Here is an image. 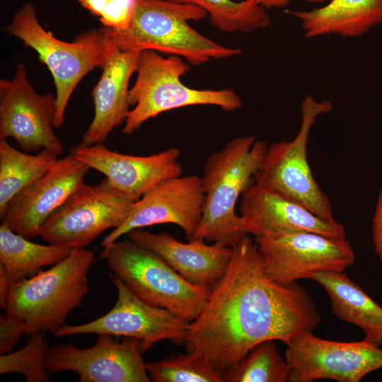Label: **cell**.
Instances as JSON below:
<instances>
[{"mask_svg":"<svg viewBox=\"0 0 382 382\" xmlns=\"http://www.w3.org/2000/svg\"><path fill=\"white\" fill-rule=\"evenodd\" d=\"M232 249L226 273L190 323L185 342L187 352L203 358L222 380L255 345L267 340L286 344L299 333L313 332L321 321L306 289L268 276L250 234Z\"/></svg>","mask_w":382,"mask_h":382,"instance_id":"obj_1","label":"cell"},{"mask_svg":"<svg viewBox=\"0 0 382 382\" xmlns=\"http://www.w3.org/2000/svg\"><path fill=\"white\" fill-rule=\"evenodd\" d=\"M267 149L264 141H255L253 136L237 137L207 158L202 178V216L192 240L233 248L248 234L242 217L236 213V204L254 183Z\"/></svg>","mask_w":382,"mask_h":382,"instance_id":"obj_2","label":"cell"},{"mask_svg":"<svg viewBox=\"0 0 382 382\" xmlns=\"http://www.w3.org/2000/svg\"><path fill=\"white\" fill-rule=\"evenodd\" d=\"M207 12L199 6L169 0H135L128 28H105L121 50H154L176 55L199 65L241 54L239 48L224 46L202 35L190 21L204 19Z\"/></svg>","mask_w":382,"mask_h":382,"instance_id":"obj_3","label":"cell"},{"mask_svg":"<svg viewBox=\"0 0 382 382\" xmlns=\"http://www.w3.org/2000/svg\"><path fill=\"white\" fill-rule=\"evenodd\" d=\"M93 253L74 248L62 261L18 282H11L3 309L29 335L54 332L82 303L89 290Z\"/></svg>","mask_w":382,"mask_h":382,"instance_id":"obj_4","label":"cell"},{"mask_svg":"<svg viewBox=\"0 0 382 382\" xmlns=\"http://www.w3.org/2000/svg\"><path fill=\"white\" fill-rule=\"evenodd\" d=\"M4 31L34 50L50 71L56 88L54 128L64 123L66 106L79 82L93 69H102L115 46L105 27L86 31L71 42L57 38L40 23L30 2L14 13Z\"/></svg>","mask_w":382,"mask_h":382,"instance_id":"obj_5","label":"cell"},{"mask_svg":"<svg viewBox=\"0 0 382 382\" xmlns=\"http://www.w3.org/2000/svg\"><path fill=\"white\" fill-rule=\"evenodd\" d=\"M182 57H163L154 50L140 52L135 82L129 91L130 109L122 129L130 134L149 119L176 108L200 105L233 112L242 106L241 99L231 88L196 89L185 85L181 77L190 69Z\"/></svg>","mask_w":382,"mask_h":382,"instance_id":"obj_6","label":"cell"},{"mask_svg":"<svg viewBox=\"0 0 382 382\" xmlns=\"http://www.w3.org/2000/svg\"><path fill=\"white\" fill-rule=\"evenodd\" d=\"M100 259L137 297L192 322L204 307L209 286L191 284L161 256L128 237L103 248Z\"/></svg>","mask_w":382,"mask_h":382,"instance_id":"obj_7","label":"cell"},{"mask_svg":"<svg viewBox=\"0 0 382 382\" xmlns=\"http://www.w3.org/2000/svg\"><path fill=\"white\" fill-rule=\"evenodd\" d=\"M330 100L318 101L307 96L301 105V125L291 141L267 146L254 182L300 204L319 218L335 223L330 200L316 183L307 159V144L318 117L330 112Z\"/></svg>","mask_w":382,"mask_h":382,"instance_id":"obj_8","label":"cell"},{"mask_svg":"<svg viewBox=\"0 0 382 382\" xmlns=\"http://www.w3.org/2000/svg\"><path fill=\"white\" fill-rule=\"evenodd\" d=\"M136 202L107 178L95 185L84 184L47 219L39 236L53 245L86 247L121 225Z\"/></svg>","mask_w":382,"mask_h":382,"instance_id":"obj_9","label":"cell"},{"mask_svg":"<svg viewBox=\"0 0 382 382\" xmlns=\"http://www.w3.org/2000/svg\"><path fill=\"white\" fill-rule=\"evenodd\" d=\"M117 291L114 306L101 317L83 324L66 325L57 328L54 337L81 334H108L137 339L142 353L156 343L170 340L185 343L190 322L169 311L150 305L134 295L113 273L108 272Z\"/></svg>","mask_w":382,"mask_h":382,"instance_id":"obj_10","label":"cell"},{"mask_svg":"<svg viewBox=\"0 0 382 382\" xmlns=\"http://www.w3.org/2000/svg\"><path fill=\"white\" fill-rule=\"evenodd\" d=\"M289 382L331 379L359 382L382 368V350L365 340L343 342L324 340L311 331L299 333L286 343Z\"/></svg>","mask_w":382,"mask_h":382,"instance_id":"obj_11","label":"cell"},{"mask_svg":"<svg viewBox=\"0 0 382 382\" xmlns=\"http://www.w3.org/2000/svg\"><path fill=\"white\" fill-rule=\"evenodd\" d=\"M56 106V95L36 92L19 63L13 79L0 81V138H13L27 153L45 149L61 156L63 145L53 131Z\"/></svg>","mask_w":382,"mask_h":382,"instance_id":"obj_12","label":"cell"},{"mask_svg":"<svg viewBox=\"0 0 382 382\" xmlns=\"http://www.w3.org/2000/svg\"><path fill=\"white\" fill-rule=\"evenodd\" d=\"M98 334L95 344L79 348L74 344L50 346L45 364L50 374L71 371L79 382H150L141 354V342L125 337Z\"/></svg>","mask_w":382,"mask_h":382,"instance_id":"obj_13","label":"cell"},{"mask_svg":"<svg viewBox=\"0 0 382 382\" xmlns=\"http://www.w3.org/2000/svg\"><path fill=\"white\" fill-rule=\"evenodd\" d=\"M268 276L284 284L322 271H344L355 261L346 238L301 232L276 239H256Z\"/></svg>","mask_w":382,"mask_h":382,"instance_id":"obj_14","label":"cell"},{"mask_svg":"<svg viewBox=\"0 0 382 382\" xmlns=\"http://www.w3.org/2000/svg\"><path fill=\"white\" fill-rule=\"evenodd\" d=\"M203 204L202 178L198 175L164 179L134 203L128 217L105 236L100 246L110 245L134 229L167 223L180 226L190 241L201 221Z\"/></svg>","mask_w":382,"mask_h":382,"instance_id":"obj_15","label":"cell"},{"mask_svg":"<svg viewBox=\"0 0 382 382\" xmlns=\"http://www.w3.org/2000/svg\"><path fill=\"white\" fill-rule=\"evenodd\" d=\"M90 169L71 154L58 158L44 175L0 211L1 224L27 238L39 236L47 219L85 184Z\"/></svg>","mask_w":382,"mask_h":382,"instance_id":"obj_16","label":"cell"},{"mask_svg":"<svg viewBox=\"0 0 382 382\" xmlns=\"http://www.w3.org/2000/svg\"><path fill=\"white\" fill-rule=\"evenodd\" d=\"M239 211L248 234L256 239H276L301 232L346 238L343 224L326 221L300 204L255 182L243 192Z\"/></svg>","mask_w":382,"mask_h":382,"instance_id":"obj_17","label":"cell"},{"mask_svg":"<svg viewBox=\"0 0 382 382\" xmlns=\"http://www.w3.org/2000/svg\"><path fill=\"white\" fill-rule=\"evenodd\" d=\"M70 154L103 173L113 187L134 201L163 180L181 175L183 172L180 150L177 147L140 156L111 151L103 144L81 143Z\"/></svg>","mask_w":382,"mask_h":382,"instance_id":"obj_18","label":"cell"},{"mask_svg":"<svg viewBox=\"0 0 382 382\" xmlns=\"http://www.w3.org/2000/svg\"><path fill=\"white\" fill-rule=\"evenodd\" d=\"M136 243L161 256L175 271L191 284L212 286L226 273L232 256V248L193 239L177 241L168 233H155L136 228L127 234Z\"/></svg>","mask_w":382,"mask_h":382,"instance_id":"obj_19","label":"cell"},{"mask_svg":"<svg viewBox=\"0 0 382 382\" xmlns=\"http://www.w3.org/2000/svg\"><path fill=\"white\" fill-rule=\"evenodd\" d=\"M140 51L121 50L116 45L103 65L91 95L94 116L81 144H103L114 128L125 123L130 110L129 83L136 72Z\"/></svg>","mask_w":382,"mask_h":382,"instance_id":"obj_20","label":"cell"},{"mask_svg":"<svg viewBox=\"0 0 382 382\" xmlns=\"http://www.w3.org/2000/svg\"><path fill=\"white\" fill-rule=\"evenodd\" d=\"M289 13L300 21L306 37H357L382 23V0H330L320 8Z\"/></svg>","mask_w":382,"mask_h":382,"instance_id":"obj_21","label":"cell"},{"mask_svg":"<svg viewBox=\"0 0 382 382\" xmlns=\"http://www.w3.org/2000/svg\"><path fill=\"white\" fill-rule=\"evenodd\" d=\"M310 279L325 289L337 318L361 328L368 342L382 345V307L358 284L339 270L315 272Z\"/></svg>","mask_w":382,"mask_h":382,"instance_id":"obj_22","label":"cell"},{"mask_svg":"<svg viewBox=\"0 0 382 382\" xmlns=\"http://www.w3.org/2000/svg\"><path fill=\"white\" fill-rule=\"evenodd\" d=\"M72 248L42 245L12 231L4 224L0 226V267L13 282L36 274L42 267L54 265L64 260Z\"/></svg>","mask_w":382,"mask_h":382,"instance_id":"obj_23","label":"cell"},{"mask_svg":"<svg viewBox=\"0 0 382 382\" xmlns=\"http://www.w3.org/2000/svg\"><path fill=\"white\" fill-rule=\"evenodd\" d=\"M58 156L48 150L32 155L0 138V211L18 192L44 175Z\"/></svg>","mask_w":382,"mask_h":382,"instance_id":"obj_24","label":"cell"},{"mask_svg":"<svg viewBox=\"0 0 382 382\" xmlns=\"http://www.w3.org/2000/svg\"><path fill=\"white\" fill-rule=\"evenodd\" d=\"M204 9L212 26L228 33H249L265 28L270 18L266 8L253 0H169Z\"/></svg>","mask_w":382,"mask_h":382,"instance_id":"obj_25","label":"cell"},{"mask_svg":"<svg viewBox=\"0 0 382 382\" xmlns=\"http://www.w3.org/2000/svg\"><path fill=\"white\" fill-rule=\"evenodd\" d=\"M289 366L281 356L274 340L254 347L223 376V382H285Z\"/></svg>","mask_w":382,"mask_h":382,"instance_id":"obj_26","label":"cell"},{"mask_svg":"<svg viewBox=\"0 0 382 382\" xmlns=\"http://www.w3.org/2000/svg\"><path fill=\"white\" fill-rule=\"evenodd\" d=\"M146 369L154 382H223L210 365L195 352L147 361Z\"/></svg>","mask_w":382,"mask_h":382,"instance_id":"obj_27","label":"cell"},{"mask_svg":"<svg viewBox=\"0 0 382 382\" xmlns=\"http://www.w3.org/2000/svg\"><path fill=\"white\" fill-rule=\"evenodd\" d=\"M25 346L0 356V374L18 373L25 376L27 382H46L50 374L45 360L50 347L45 333L30 335Z\"/></svg>","mask_w":382,"mask_h":382,"instance_id":"obj_28","label":"cell"},{"mask_svg":"<svg viewBox=\"0 0 382 382\" xmlns=\"http://www.w3.org/2000/svg\"><path fill=\"white\" fill-rule=\"evenodd\" d=\"M82 7L99 17L103 27L116 30L128 28L135 0H78Z\"/></svg>","mask_w":382,"mask_h":382,"instance_id":"obj_29","label":"cell"},{"mask_svg":"<svg viewBox=\"0 0 382 382\" xmlns=\"http://www.w3.org/2000/svg\"><path fill=\"white\" fill-rule=\"evenodd\" d=\"M25 333L22 323L6 312L0 316V353L13 351L14 345Z\"/></svg>","mask_w":382,"mask_h":382,"instance_id":"obj_30","label":"cell"},{"mask_svg":"<svg viewBox=\"0 0 382 382\" xmlns=\"http://www.w3.org/2000/svg\"><path fill=\"white\" fill-rule=\"evenodd\" d=\"M372 236L375 251L382 262V187L372 219Z\"/></svg>","mask_w":382,"mask_h":382,"instance_id":"obj_31","label":"cell"},{"mask_svg":"<svg viewBox=\"0 0 382 382\" xmlns=\"http://www.w3.org/2000/svg\"><path fill=\"white\" fill-rule=\"evenodd\" d=\"M11 280L3 267H0V308L3 309Z\"/></svg>","mask_w":382,"mask_h":382,"instance_id":"obj_32","label":"cell"},{"mask_svg":"<svg viewBox=\"0 0 382 382\" xmlns=\"http://www.w3.org/2000/svg\"><path fill=\"white\" fill-rule=\"evenodd\" d=\"M242 1V0H240ZM265 8H282L287 6L291 0H253Z\"/></svg>","mask_w":382,"mask_h":382,"instance_id":"obj_33","label":"cell"},{"mask_svg":"<svg viewBox=\"0 0 382 382\" xmlns=\"http://www.w3.org/2000/svg\"><path fill=\"white\" fill-rule=\"evenodd\" d=\"M303 1L312 2V3H323V2H328L330 0H303Z\"/></svg>","mask_w":382,"mask_h":382,"instance_id":"obj_34","label":"cell"}]
</instances>
